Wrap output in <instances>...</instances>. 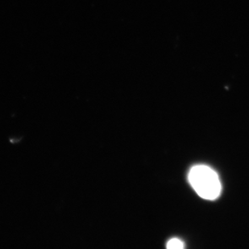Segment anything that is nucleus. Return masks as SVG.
I'll list each match as a JSON object with an SVG mask.
<instances>
[{
    "instance_id": "2",
    "label": "nucleus",
    "mask_w": 249,
    "mask_h": 249,
    "mask_svg": "<svg viewBox=\"0 0 249 249\" xmlns=\"http://www.w3.org/2000/svg\"><path fill=\"white\" fill-rule=\"evenodd\" d=\"M166 248L169 249H182L185 248V245L183 241L178 238H173L167 242Z\"/></svg>"
},
{
    "instance_id": "1",
    "label": "nucleus",
    "mask_w": 249,
    "mask_h": 249,
    "mask_svg": "<svg viewBox=\"0 0 249 249\" xmlns=\"http://www.w3.org/2000/svg\"><path fill=\"white\" fill-rule=\"evenodd\" d=\"M189 182L200 197L214 200L221 193L219 175L211 167L197 165L191 168L188 174Z\"/></svg>"
}]
</instances>
